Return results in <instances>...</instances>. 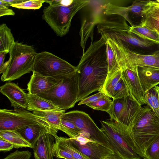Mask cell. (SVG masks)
I'll return each mask as SVG.
<instances>
[{
  "instance_id": "6da1fadb",
  "label": "cell",
  "mask_w": 159,
  "mask_h": 159,
  "mask_svg": "<svg viewBox=\"0 0 159 159\" xmlns=\"http://www.w3.org/2000/svg\"><path fill=\"white\" fill-rule=\"evenodd\" d=\"M76 67L79 85L77 102L98 91L106 80L108 62L105 41L102 37L91 43Z\"/></svg>"
},
{
  "instance_id": "7a4b0ae2",
  "label": "cell",
  "mask_w": 159,
  "mask_h": 159,
  "mask_svg": "<svg viewBox=\"0 0 159 159\" xmlns=\"http://www.w3.org/2000/svg\"><path fill=\"white\" fill-rule=\"evenodd\" d=\"M124 18L118 16L107 20L102 28V35L118 40L126 49L141 55H149L159 50V43L143 39L129 31Z\"/></svg>"
},
{
  "instance_id": "3957f363",
  "label": "cell",
  "mask_w": 159,
  "mask_h": 159,
  "mask_svg": "<svg viewBox=\"0 0 159 159\" xmlns=\"http://www.w3.org/2000/svg\"><path fill=\"white\" fill-rule=\"evenodd\" d=\"M126 136L133 150L143 158L147 148L159 136V118L148 106L142 107L136 123L126 131Z\"/></svg>"
},
{
  "instance_id": "277c9868",
  "label": "cell",
  "mask_w": 159,
  "mask_h": 159,
  "mask_svg": "<svg viewBox=\"0 0 159 159\" xmlns=\"http://www.w3.org/2000/svg\"><path fill=\"white\" fill-rule=\"evenodd\" d=\"M90 2L86 0H60L57 4L44 7L42 18L57 36L62 37L69 32L74 16Z\"/></svg>"
},
{
  "instance_id": "5b68a950",
  "label": "cell",
  "mask_w": 159,
  "mask_h": 159,
  "mask_svg": "<svg viewBox=\"0 0 159 159\" xmlns=\"http://www.w3.org/2000/svg\"><path fill=\"white\" fill-rule=\"evenodd\" d=\"M37 53L34 47L15 42L5 62L6 68L1 76L3 81H11L32 71Z\"/></svg>"
},
{
  "instance_id": "8992f818",
  "label": "cell",
  "mask_w": 159,
  "mask_h": 159,
  "mask_svg": "<svg viewBox=\"0 0 159 159\" xmlns=\"http://www.w3.org/2000/svg\"><path fill=\"white\" fill-rule=\"evenodd\" d=\"M34 124L43 127L54 136L57 135L58 130L54 129L43 117L22 108L0 110V130H17Z\"/></svg>"
},
{
  "instance_id": "52a82bcc",
  "label": "cell",
  "mask_w": 159,
  "mask_h": 159,
  "mask_svg": "<svg viewBox=\"0 0 159 159\" xmlns=\"http://www.w3.org/2000/svg\"><path fill=\"white\" fill-rule=\"evenodd\" d=\"M78 90L76 71L75 73L61 79L56 86L37 95L65 110L74 106L77 102Z\"/></svg>"
},
{
  "instance_id": "ba28073f",
  "label": "cell",
  "mask_w": 159,
  "mask_h": 159,
  "mask_svg": "<svg viewBox=\"0 0 159 159\" xmlns=\"http://www.w3.org/2000/svg\"><path fill=\"white\" fill-rule=\"evenodd\" d=\"M100 122V129L112 148L113 157L116 159H141L126 139V131L127 129L125 127L111 118Z\"/></svg>"
},
{
  "instance_id": "9c48e42d",
  "label": "cell",
  "mask_w": 159,
  "mask_h": 159,
  "mask_svg": "<svg viewBox=\"0 0 159 159\" xmlns=\"http://www.w3.org/2000/svg\"><path fill=\"white\" fill-rule=\"evenodd\" d=\"M76 67L66 61L46 51L36 53L33 72L61 80L75 73Z\"/></svg>"
},
{
  "instance_id": "30bf717a",
  "label": "cell",
  "mask_w": 159,
  "mask_h": 159,
  "mask_svg": "<svg viewBox=\"0 0 159 159\" xmlns=\"http://www.w3.org/2000/svg\"><path fill=\"white\" fill-rule=\"evenodd\" d=\"M142 108V106L129 95L113 99L111 108L107 113L111 118L129 131L136 123Z\"/></svg>"
},
{
  "instance_id": "8fae6325",
  "label": "cell",
  "mask_w": 159,
  "mask_h": 159,
  "mask_svg": "<svg viewBox=\"0 0 159 159\" xmlns=\"http://www.w3.org/2000/svg\"><path fill=\"white\" fill-rule=\"evenodd\" d=\"M62 119L73 123L84 133L87 139L101 143L113 152L106 136L84 112L76 110L64 113Z\"/></svg>"
},
{
  "instance_id": "7c38bea8",
  "label": "cell",
  "mask_w": 159,
  "mask_h": 159,
  "mask_svg": "<svg viewBox=\"0 0 159 159\" xmlns=\"http://www.w3.org/2000/svg\"><path fill=\"white\" fill-rule=\"evenodd\" d=\"M150 0H136L128 7H122L109 2L102 7L103 14L106 16L116 15L124 18L131 27L139 26L143 12Z\"/></svg>"
},
{
  "instance_id": "4fadbf2b",
  "label": "cell",
  "mask_w": 159,
  "mask_h": 159,
  "mask_svg": "<svg viewBox=\"0 0 159 159\" xmlns=\"http://www.w3.org/2000/svg\"><path fill=\"white\" fill-rule=\"evenodd\" d=\"M117 61L122 71L143 66L159 69V50L150 55H141L132 52L121 44L117 54Z\"/></svg>"
},
{
  "instance_id": "5bb4252c",
  "label": "cell",
  "mask_w": 159,
  "mask_h": 159,
  "mask_svg": "<svg viewBox=\"0 0 159 159\" xmlns=\"http://www.w3.org/2000/svg\"><path fill=\"white\" fill-rule=\"evenodd\" d=\"M72 145L90 159H104L112 156L114 152L101 143L81 136L69 138Z\"/></svg>"
},
{
  "instance_id": "9a60e30c",
  "label": "cell",
  "mask_w": 159,
  "mask_h": 159,
  "mask_svg": "<svg viewBox=\"0 0 159 159\" xmlns=\"http://www.w3.org/2000/svg\"><path fill=\"white\" fill-rule=\"evenodd\" d=\"M121 78L127 88L129 95L140 106L145 104V93L138 75L137 67L122 71Z\"/></svg>"
},
{
  "instance_id": "2e32d148",
  "label": "cell",
  "mask_w": 159,
  "mask_h": 159,
  "mask_svg": "<svg viewBox=\"0 0 159 159\" xmlns=\"http://www.w3.org/2000/svg\"><path fill=\"white\" fill-rule=\"evenodd\" d=\"M55 136L46 131H43L33 146L35 159H53Z\"/></svg>"
},
{
  "instance_id": "e0dca14e",
  "label": "cell",
  "mask_w": 159,
  "mask_h": 159,
  "mask_svg": "<svg viewBox=\"0 0 159 159\" xmlns=\"http://www.w3.org/2000/svg\"><path fill=\"white\" fill-rule=\"evenodd\" d=\"M0 92L10 101L14 108L26 109L28 105L27 93L14 83L7 82L0 87Z\"/></svg>"
},
{
  "instance_id": "ac0fdd59",
  "label": "cell",
  "mask_w": 159,
  "mask_h": 159,
  "mask_svg": "<svg viewBox=\"0 0 159 159\" xmlns=\"http://www.w3.org/2000/svg\"><path fill=\"white\" fill-rule=\"evenodd\" d=\"M33 72L27 84V89L30 94L37 95L48 90L58 84L61 80Z\"/></svg>"
},
{
  "instance_id": "d6986e66",
  "label": "cell",
  "mask_w": 159,
  "mask_h": 159,
  "mask_svg": "<svg viewBox=\"0 0 159 159\" xmlns=\"http://www.w3.org/2000/svg\"><path fill=\"white\" fill-rule=\"evenodd\" d=\"M159 33V2L150 0L143 11L140 25Z\"/></svg>"
},
{
  "instance_id": "ffe728a7",
  "label": "cell",
  "mask_w": 159,
  "mask_h": 159,
  "mask_svg": "<svg viewBox=\"0 0 159 159\" xmlns=\"http://www.w3.org/2000/svg\"><path fill=\"white\" fill-rule=\"evenodd\" d=\"M137 72L145 93L159 84V69L150 66L137 67Z\"/></svg>"
},
{
  "instance_id": "44dd1931",
  "label": "cell",
  "mask_w": 159,
  "mask_h": 159,
  "mask_svg": "<svg viewBox=\"0 0 159 159\" xmlns=\"http://www.w3.org/2000/svg\"><path fill=\"white\" fill-rule=\"evenodd\" d=\"M28 105L27 110L29 111H59L61 109L48 101L37 95L27 93Z\"/></svg>"
},
{
  "instance_id": "7402d4cb",
  "label": "cell",
  "mask_w": 159,
  "mask_h": 159,
  "mask_svg": "<svg viewBox=\"0 0 159 159\" xmlns=\"http://www.w3.org/2000/svg\"><path fill=\"white\" fill-rule=\"evenodd\" d=\"M65 110L59 111H35L33 113L36 115L44 117L55 129L66 132L65 127L61 122L62 115Z\"/></svg>"
},
{
  "instance_id": "603a6c76",
  "label": "cell",
  "mask_w": 159,
  "mask_h": 159,
  "mask_svg": "<svg viewBox=\"0 0 159 159\" xmlns=\"http://www.w3.org/2000/svg\"><path fill=\"white\" fill-rule=\"evenodd\" d=\"M17 130L31 144L32 148L43 131H46L51 134L47 129L39 124L29 125Z\"/></svg>"
},
{
  "instance_id": "cb8c5ba5",
  "label": "cell",
  "mask_w": 159,
  "mask_h": 159,
  "mask_svg": "<svg viewBox=\"0 0 159 159\" xmlns=\"http://www.w3.org/2000/svg\"><path fill=\"white\" fill-rule=\"evenodd\" d=\"M0 138L12 143L14 148H32L31 144L28 142L17 130H0Z\"/></svg>"
},
{
  "instance_id": "d4e9b609",
  "label": "cell",
  "mask_w": 159,
  "mask_h": 159,
  "mask_svg": "<svg viewBox=\"0 0 159 159\" xmlns=\"http://www.w3.org/2000/svg\"><path fill=\"white\" fill-rule=\"evenodd\" d=\"M15 43L11 29L5 23L0 25V52L7 53L14 46Z\"/></svg>"
},
{
  "instance_id": "484cf974",
  "label": "cell",
  "mask_w": 159,
  "mask_h": 159,
  "mask_svg": "<svg viewBox=\"0 0 159 159\" xmlns=\"http://www.w3.org/2000/svg\"><path fill=\"white\" fill-rule=\"evenodd\" d=\"M144 100L145 104L159 118V86H156L146 93Z\"/></svg>"
},
{
  "instance_id": "4316f807",
  "label": "cell",
  "mask_w": 159,
  "mask_h": 159,
  "mask_svg": "<svg viewBox=\"0 0 159 159\" xmlns=\"http://www.w3.org/2000/svg\"><path fill=\"white\" fill-rule=\"evenodd\" d=\"M129 31L143 39L159 43V33L147 27L130 26Z\"/></svg>"
},
{
  "instance_id": "83f0119b",
  "label": "cell",
  "mask_w": 159,
  "mask_h": 159,
  "mask_svg": "<svg viewBox=\"0 0 159 159\" xmlns=\"http://www.w3.org/2000/svg\"><path fill=\"white\" fill-rule=\"evenodd\" d=\"M55 141L62 147L75 159H90L80 152L71 143L69 138L57 135L55 136Z\"/></svg>"
},
{
  "instance_id": "f1b7e54d",
  "label": "cell",
  "mask_w": 159,
  "mask_h": 159,
  "mask_svg": "<svg viewBox=\"0 0 159 159\" xmlns=\"http://www.w3.org/2000/svg\"><path fill=\"white\" fill-rule=\"evenodd\" d=\"M121 72L122 70L120 69L110 78L106 79L98 92L112 98L114 88L121 78Z\"/></svg>"
},
{
  "instance_id": "f546056e",
  "label": "cell",
  "mask_w": 159,
  "mask_h": 159,
  "mask_svg": "<svg viewBox=\"0 0 159 159\" xmlns=\"http://www.w3.org/2000/svg\"><path fill=\"white\" fill-rule=\"evenodd\" d=\"M109 98L104 94L96 101L86 105L93 109L104 111L107 113L111 108L112 102Z\"/></svg>"
},
{
  "instance_id": "4dcf8cb0",
  "label": "cell",
  "mask_w": 159,
  "mask_h": 159,
  "mask_svg": "<svg viewBox=\"0 0 159 159\" xmlns=\"http://www.w3.org/2000/svg\"><path fill=\"white\" fill-rule=\"evenodd\" d=\"M44 2L45 0H26L21 3L12 4L11 6L18 9H38L42 7Z\"/></svg>"
},
{
  "instance_id": "1f68e13d",
  "label": "cell",
  "mask_w": 159,
  "mask_h": 159,
  "mask_svg": "<svg viewBox=\"0 0 159 159\" xmlns=\"http://www.w3.org/2000/svg\"><path fill=\"white\" fill-rule=\"evenodd\" d=\"M61 122L65 127L66 133L70 138H76L80 136L82 131L72 122L62 119Z\"/></svg>"
},
{
  "instance_id": "d6a6232c",
  "label": "cell",
  "mask_w": 159,
  "mask_h": 159,
  "mask_svg": "<svg viewBox=\"0 0 159 159\" xmlns=\"http://www.w3.org/2000/svg\"><path fill=\"white\" fill-rule=\"evenodd\" d=\"M129 95L127 88L121 78L114 88L112 98L113 99L121 98Z\"/></svg>"
},
{
  "instance_id": "836d02e7",
  "label": "cell",
  "mask_w": 159,
  "mask_h": 159,
  "mask_svg": "<svg viewBox=\"0 0 159 159\" xmlns=\"http://www.w3.org/2000/svg\"><path fill=\"white\" fill-rule=\"evenodd\" d=\"M144 159H159V136L147 149Z\"/></svg>"
},
{
  "instance_id": "e575fe53",
  "label": "cell",
  "mask_w": 159,
  "mask_h": 159,
  "mask_svg": "<svg viewBox=\"0 0 159 159\" xmlns=\"http://www.w3.org/2000/svg\"><path fill=\"white\" fill-rule=\"evenodd\" d=\"M54 151L55 157L58 159H75L57 143L55 142Z\"/></svg>"
},
{
  "instance_id": "d590c367",
  "label": "cell",
  "mask_w": 159,
  "mask_h": 159,
  "mask_svg": "<svg viewBox=\"0 0 159 159\" xmlns=\"http://www.w3.org/2000/svg\"><path fill=\"white\" fill-rule=\"evenodd\" d=\"M31 156V153L29 151L16 150L2 159H30Z\"/></svg>"
},
{
  "instance_id": "8d00e7d4",
  "label": "cell",
  "mask_w": 159,
  "mask_h": 159,
  "mask_svg": "<svg viewBox=\"0 0 159 159\" xmlns=\"http://www.w3.org/2000/svg\"><path fill=\"white\" fill-rule=\"evenodd\" d=\"M11 5L0 0V16H14L15 13L11 9L8 7Z\"/></svg>"
},
{
  "instance_id": "74e56055",
  "label": "cell",
  "mask_w": 159,
  "mask_h": 159,
  "mask_svg": "<svg viewBox=\"0 0 159 159\" xmlns=\"http://www.w3.org/2000/svg\"><path fill=\"white\" fill-rule=\"evenodd\" d=\"M104 94L101 92H99L98 93L82 99L79 103L78 105H86L87 104L96 101L101 98Z\"/></svg>"
},
{
  "instance_id": "f35d334b",
  "label": "cell",
  "mask_w": 159,
  "mask_h": 159,
  "mask_svg": "<svg viewBox=\"0 0 159 159\" xmlns=\"http://www.w3.org/2000/svg\"><path fill=\"white\" fill-rule=\"evenodd\" d=\"M14 148V145L10 142L0 138V152L9 151Z\"/></svg>"
},
{
  "instance_id": "ab89813d",
  "label": "cell",
  "mask_w": 159,
  "mask_h": 159,
  "mask_svg": "<svg viewBox=\"0 0 159 159\" xmlns=\"http://www.w3.org/2000/svg\"><path fill=\"white\" fill-rule=\"evenodd\" d=\"M7 53L5 52H0V73H3V70L5 64L4 60Z\"/></svg>"
},
{
  "instance_id": "60d3db41",
  "label": "cell",
  "mask_w": 159,
  "mask_h": 159,
  "mask_svg": "<svg viewBox=\"0 0 159 159\" xmlns=\"http://www.w3.org/2000/svg\"><path fill=\"white\" fill-rule=\"evenodd\" d=\"M3 1L10 4L11 5L12 4H18L23 2L26 0H2Z\"/></svg>"
},
{
  "instance_id": "b9f144b4",
  "label": "cell",
  "mask_w": 159,
  "mask_h": 159,
  "mask_svg": "<svg viewBox=\"0 0 159 159\" xmlns=\"http://www.w3.org/2000/svg\"><path fill=\"white\" fill-rule=\"evenodd\" d=\"M104 159H116L112 156H109L105 158Z\"/></svg>"
},
{
  "instance_id": "7bdbcfd3",
  "label": "cell",
  "mask_w": 159,
  "mask_h": 159,
  "mask_svg": "<svg viewBox=\"0 0 159 159\" xmlns=\"http://www.w3.org/2000/svg\"><path fill=\"white\" fill-rule=\"evenodd\" d=\"M157 2H159V0H157L156 1Z\"/></svg>"
},
{
  "instance_id": "ee69618b",
  "label": "cell",
  "mask_w": 159,
  "mask_h": 159,
  "mask_svg": "<svg viewBox=\"0 0 159 159\" xmlns=\"http://www.w3.org/2000/svg\"></svg>"
}]
</instances>
